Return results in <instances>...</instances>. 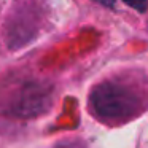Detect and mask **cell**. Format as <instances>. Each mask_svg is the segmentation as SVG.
<instances>
[{
	"label": "cell",
	"instance_id": "obj_1",
	"mask_svg": "<svg viewBox=\"0 0 148 148\" xmlns=\"http://www.w3.org/2000/svg\"><path fill=\"white\" fill-rule=\"evenodd\" d=\"M92 113L105 123H121L140 110V97L134 89L118 81H102L89 96Z\"/></svg>",
	"mask_w": 148,
	"mask_h": 148
},
{
	"label": "cell",
	"instance_id": "obj_2",
	"mask_svg": "<svg viewBox=\"0 0 148 148\" xmlns=\"http://www.w3.org/2000/svg\"><path fill=\"white\" fill-rule=\"evenodd\" d=\"M46 102H49V91L45 86L34 83L16 94L10 112L16 116H35L46 110Z\"/></svg>",
	"mask_w": 148,
	"mask_h": 148
},
{
	"label": "cell",
	"instance_id": "obj_3",
	"mask_svg": "<svg viewBox=\"0 0 148 148\" xmlns=\"http://www.w3.org/2000/svg\"><path fill=\"white\" fill-rule=\"evenodd\" d=\"M54 148H88L86 143L77 138H64V140H59L54 145Z\"/></svg>",
	"mask_w": 148,
	"mask_h": 148
},
{
	"label": "cell",
	"instance_id": "obj_4",
	"mask_svg": "<svg viewBox=\"0 0 148 148\" xmlns=\"http://www.w3.org/2000/svg\"><path fill=\"white\" fill-rule=\"evenodd\" d=\"M127 7L137 10L138 13H145L148 10V0H123Z\"/></svg>",
	"mask_w": 148,
	"mask_h": 148
}]
</instances>
